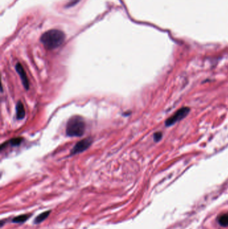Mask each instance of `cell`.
Segmentation results:
<instances>
[{"instance_id":"obj_1","label":"cell","mask_w":228,"mask_h":229,"mask_svg":"<svg viewBox=\"0 0 228 229\" xmlns=\"http://www.w3.org/2000/svg\"><path fill=\"white\" fill-rule=\"evenodd\" d=\"M65 34L61 30L53 29L45 32L40 38V42L45 48L53 50L57 48L64 43Z\"/></svg>"},{"instance_id":"obj_2","label":"cell","mask_w":228,"mask_h":229,"mask_svg":"<svg viewBox=\"0 0 228 229\" xmlns=\"http://www.w3.org/2000/svg\"><path fill=\"white\" fill-rule=\"evenodd\" d=\"M86 124L80 116H74L68 120L66 124V135L69 137H80L84 133Z\"/></svg>"},{"instance_id":"obj_3","label":"cell","mask_w":228,"mask_h":229,"mask_svg":"<svg viewBox=\"0 0 228 229\" xmlns=\"http://www.w3.org/2000/svg\"><path fill=\"white\" fill-rule=\"evenodd\" d=\"M190 111L189 107H182L174 113L173 115L168 118L165 121V125L167 127L171 126L179 121H181L185 117Z\"/></svg>"},{"instance_id":"obj_4","label":"cell","mask_w":228,"mask_h":229,"mask_svg":"<svg viewBox=\"0 0 228 229\" xmlns=\"http://www.w3.org/2000/svg\"><path fill=\"white\" fill-rule=\"evenodd\" d=\"M92 143V139L91 138H86L80 141L76 144L74 145V147L71 150V155H74L76 153L82 152L86 150H87L88 147L90 146V145Z\"/></svg>"},{"instance_id":"obj_5","label":"cell","mask_w":228,"mask_h":229,"mask_svg":"<svg viewBox=\"0 0 228 229\" xmlns=\"http://www.w3.org/2000/svg\"><path fill=\"white\" fill-rule=\"evenodd\" d=\"M16 69L17 70V73L19 75L20 78H21L22 82L23 83V85L25 87L26 89H29V80L28 79H27V74L25 72V70L24 69V68L22 66V64H20L19 63H17L16 66Z\"/></svg>"},{"instance_id":"obj_6","label":"cell","mask_w":228,"mask_h":229,"mask_svg":"<svg viewBox=\"0 0 228 229\" xmlns=\"http://www.w3.org/2000/svg\"><path fill=\"white\" fill-rule=\"evenodd\" d=\"M26 115V111L23 103L18 101L16 105V117L17 119H23Z\"/></svg>"},{"instance_id":"obj_7","label":"cell","mask_w":228,"mask_h":229,"mask_svg":"<svg viewBox=\"0 0 228 229\" xmlns=\"http://www.w3.org/2000/svg\"><path fill=\"white\" fill-rule=\"evenodd\" d=\"M50 211H45V212H42L40 214V215H38L37 216L36 218H35V220H34V223L35 224H40L42 222H43L45 218H46L48 216V215H50Z\"/></svg>"},{"instance_id":"obj_8","label":"cell","mask_w":228,"mask_h":229,"mask_svg":"<svg viewBox=\"0 0 228 229\" xmlns=\"http://www.w3.org/2000/svg\"><path fill=\"white\" fill-rule=\"evenodd\" d=\"M30 215H19L13 218V222L14 223H23L26 221L30 217Z\"/></svg>"},{"instance_id":"obj_9","label":"cell","mask_w":228,"mask_h":229,"mask_svg":"<svg viewBox=\"0 0 228 229\" xmlns=\"http://www.w3.org/2000/svg\"><path fill=\"white\" fill-rule=\"evenodd\" d=\"M218 222L219 225L222 226H228V215H223L220 216L218 218Z\"/></svg>"},{"instance_id":"obj_10","label":"cell","mask_w":228,"mask_h":229,"mask_svg":"<svg viewBox=\"0 0 228 229\" xmlns=\"http://www.w3.org/2000/svg\"><path fill=\"white\" fill-rule=\"evenodd\" d=\"M22 142V138L21 137H17L14 138V139L9 141L10 145H18L20 143Z\"/></svg>"},{"instance_id":"obj_11","label":"cell","mask_w":228,"mask_h":229,"mask_svg":"<svg viewBox=\"0 0 228 229\" xmlns=\"http://www.w3.org/2000/svg\"><path fill=\"white\" fill-rule=\"evenodd\" d=\"M154 137V140L156 142H159L162 139V137H163V134H162L161 132H157L154 134L153 135Z\"/></svg>"},{"instance_id":"obj_12","label":"cell","mask_w":228,"mask_h":229,"mask_svg":"<svg viewBox=\"0 0 228 229\" xmlns=\"http://www.w3.org/2000/svg\"><path fill=\"white\" fill-rule=\"evenodd\" d=\"M79 1H80V0H72V1H71L70 3L67 4L68 5L67 7H72L73 6H74V5L76 4Z\"/></svg>"}]
</instances>
